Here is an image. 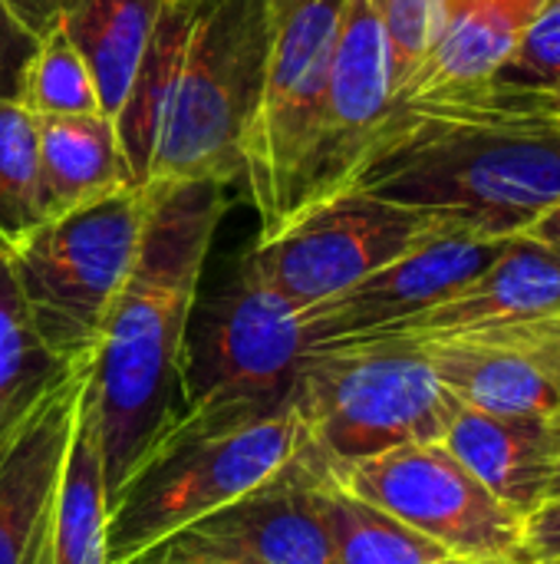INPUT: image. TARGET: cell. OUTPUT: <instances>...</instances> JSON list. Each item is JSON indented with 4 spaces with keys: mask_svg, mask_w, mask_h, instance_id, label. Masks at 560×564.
Wrapping results in <instances>:
<instances>
[{
    "mask_svg": "<svg viewBox=\"0 0 560 564\" xmlns=\"http://www.w3.org/2000/svg\"><path fill=\"white\" fill-rule=\"evenodd\" d=\"M218 182L152 188V215L132 274L109 307L89 360L109 506L142 456L182 416L185 340L201 271L224 212Z\"/></svg>",
    "mask_w": 560,
    "mask_h": 564,
    "instance_id": "cell-1",
    "label": "cell"
},
{
    "mask_svg": "<svg viewBox=\"0 0 560 564\" xmlns=\"http://www.w3.org/2000/svg\"><path fill=\"white\" fill-rule=\"evenodd\" d=\"M347 188L508 241L560 198V142L393 109Z\"/></svg>",
    "mask_w": 560,
    "mask_h": 564,
    "instance_id": "cell-2",
    "label": "cell"
},
{
    "mask_svg": "<svg viewBox=\"0 0 560 564\" xmlns=\"http://www.w3.org/2000/svg\"><path fill=\"white\" fill-rule=\"evenodd\" d=\"M307 426L290 400L182 413L109 506L106 564H132L294 466Z\"/></svg>",
    "mask_w": 560,
    "mask_h": 564,
    "instance_id": "cell-3",
    "label": "cell"
},
{
    "mask_svg": "<svg viewBox=\"0 0 560 564\" xmlns=\"http://www.w3.org/2000/svg\"><path fill=\"white\" fill-rule=\"evenodd\" d=\"M267 63V0H198L142 188L231 185Z\"/></svg>",
    "mask_w": 560,
    "mask_h": 564,
    "instance_id": "cell-4",
    "label": "cell"
},
{
    "mask_svg": "<svg viewBox=\"0 0 560 564\" xmlns=\"http://www.w3.org/2000/svg\"><path fill=\"white\" fill-rule=\"evenodd\" d=\"M307 456L323 479L416 443H442L459 400L416 347L340 344L310 350L294 387Z\"/></svg>",
    "mask_w": 560,
    "mask_h": 564,
    "instance_id": "cell-5",
    "label": "cell"
},
{
    "mask_svg": "<svg viewBox=\"0 0 560 564\" xmlns=\"http://www.w3.org/2000/svg\"><path fill=\"white\" fill-rule=\"evenodd\" d=\"M152 198V188L125 185L50 215L7 245L30 321L56 360H92L109 307L135 268Z\"/></svg>",
    "mask_w": 560,
    "mask_h": 564,
    "instance_id": "cell-6",
    "label": "cell"
},
{
    "mask_svg": "<svg viewBox=\"0 0 560 564\" xmlns=\"http://www.w3.org/2000/svg\"><path fill=\"white\" fill-rule=\"evenodd\" d=\"M343 7L347 0H267L264 86L244 142V178L261 215L257 238L274 235L304 202Z\"/></svg>",
    "mask_w": 560,
    "mask_h": 564,
    "instance_id": "cell-7",
    "label": "cell"
},
{
    "mask_svg": "<svg viewBox=\"0 0 560 564\" xmlns=\"http://www.w3.org/2000/svg\"><path fill=\"white\" fill-rule=\"evenodd\" d=\"M304 307L274 291L251 264L188 321L182 413L264 406L294 397L307 360Z\"/></svg>",
    "mask_w": 560,
    "mask_h": 564,
    "instance_id": "cell-8",
    "label": "cell"
},
{
    "mask_svg": "<svg viewBox=\"0 0 560 564\" xmlns=\"http://www.w3.org/2000/svg\"><path fill=\"white\" fill-rule=\"evenodd\" d=\"M452 231L462 228L360 188H343L300 208L274 235L257 238L248 264L307 311Z\"/></svg>",
    "mask_w": 560,
    "mask_h": 564,
    "instance_id": "cell-9",
    "label": "cell"
},
{
    "mask_svg": "<svg viewBox=\"0 0 560 564\" xmlns=\"http://www.w3.org/2000/svg\"><path fill=\"white\" fill-rule=\"evenodd\" d=\"M333 486L439 542L462 562H518L525 516L498 502L442 443L360 459Z\"/></svg>",
    "mask_w": 560,
    "mask_h": 564,
    "instance_id": "cell-10",
    "label": "cell"
},
{
    "mask_svg": "<svg viewBox=\"0 0 560 564\" xmlns=\"http://www.w3.org/2000/svg\"><path fill=\"white\" fill-rule=\"evenodd\" d=\"M320 482L304 449L281 476L182 529L158 552L221 564H337Z\"/></svg>",
    "mask_w": 560,
    "mask_h": 564,
    "instance_id": "cell-11",
    "label": "cell"
},
{
    "mask_svg": "<svg viewBox=\"0 0 560 564\" xmlns=\"http://www.w3.org/2000/svg\"><path fill=\"white\" fill-rule=\"evenodd\" d=\"M393 102V56L376 0H347L327 79L320 139L310 155L300 208L347 188L350 175L386 126Z\"/></svg>",
    "mask_w": 560,
    "mask_h": 564,
    "instance_id": "cell-12",
    "label": "cell"
},
{
    "mask_svg": "<svg viewBox=\"0 0 560 564\" xmlns=\"http://www.w3.org/2000/svg\"><path fill=\"white\" fill-rule=\"evenodd\" d=\"M512 241V238H508ZM502 238H479L469 231L439 235L393 264L373 271L343 294L304 311L307 350L350 344L380 334L459 291L482 274L505 248Z\"/></svg>",
    "mask_w": 560,
    "mask_h": 564,
    "instance_id": "cell-13",
    "label": "cell"
},
{
    "mask_svg": "<svg viewBox=\"0 0 560 564\" xmlns=\"http://www.w3.org/2000/svg\"><path fill=\"white\" fill-rule=\"evenodd\" d=\"M89 360L56 380L0 440V564H50L53 506Z\"/></svg>",
    "mask_w": 560,
    "mask_h": 564,
    "instance_id": "cell-14",
    "label": "cell"
},
{
    "mask_svg": "<svg viewBox=\"0 0 560 564\" xmlns=\"http://www.w3.org/2000/svg\"><path fill=\"white\" fill-rule=\"evenodd\" d=\"M560 314V261L525 238H512L508 248L459 291L439 304L350 344H399L426 347L442 340H462L495 334ZM340 347V344H333Z\"/></svg>",
    "mask_w": 560,
    "mask_h": 564,
    "instance_id": "cell-15",
    "label": "cell"
},
{
    "mask_svg": "<svg viewBox=\"0 0 560 564\" xmlns=\"http://www.w3.org/2000/svg\"><path fill=\"white\" fill-rule=\"evenodd\" d=\"M442 446L518 516L548 502L554 459L545 416H495L459 403Z\"/></svg>",
    "mask_w": 560,
    "mask_h": 564,
    "instance_id": "cell-16",
    "label": "cell"
},
{
    "mask_svg": "<svg viewBox=\"0 0 560 564\" xmlns=\"http://www.w3.org/2000/svg\"><path fill=\"white\" fill-rule=\"evenodd\" d=\"M541 3L545 0H449L439 43L396 93V102L488 79L508 59Z\"/></svg>",
    "mask_w": 560,
    "mask_h": 564,
    "instance_id": "cell-17",
    "label": "cell"
},
{
    "mask_svg": "<svg viewBox=\"0 0 560 564\" xmlns=\"http://www.w3.org/2000/svg\"><path fill=\"white\" fill-rule=\"evenodd\" d=\"M33 122L46 218L132 185L116 122L106 112L33 116Z\"/></svg>",
    "mask_w": 560,
    "mask_h": 564,
    "instance_id": "cell-18",
    "label": "cell"
},
{
    "mask_svg": "<svg viewBox=\"0 0 560 564\" xmlns=\"http://www.w3.org/2000/svg\"><path fill=\"white\" fill-rule=\"evenodd\" d=\"M165 0H73L59 23L83 53L99 109L116 122Z\"/></svg>",
    "mask_w": 560,
    "mask_h": 564,
    "instance_id": "cell-19",
    "label": "cell"
},
{
    "mask_svg": "<svg viewBox=\"0 0 560 564\" xmlns=\"http://www.w3.org/2000/svg\"><path fill=\"white\" fill-rule=\"evenodd\" d=\"M106 535H109V486L102 469L96 416L83 390L69 449L59 473L56 506H53L50 564H106Z\"/></svg>",
    "mask_w": 560,
    "mask_h": 564,
    "instance_id": "cell-20",
    "label": "cell"
},
{
    "mask_svg": "<svg viewBox=\"0 0 560 564\" xmlns=\"http://www.w3.org/2000/svg\"><path fill=\"white\" fill-rule=\"evenodd\" d=\"M320 509L337 564H469L330 479L320 482Z\"/></svg>",
    "mask_w": 560,
    "mask_h": 564,
    "instance_id": "cell-21",
    "label": "cell"
},
{
    "mask_svg": "<svg viewBox=\"0 0 560 564\" xmlns=\"http://www.w3.org/2000/svg\"><path fill=\"white\" fill-rule=\"evenodd\" d=\"M73 367L56 360L40 340L0 245V440Z\"/></svg>",
    "mask_w": 560,
    "mask_h": 564,
    "instance_id": "cell-22",
    "label": "cell"
},
{
    "mask_svg": "<svg viewBox=\"0 0 560 564\" xmlns=\"http://www.w3.org/2000/svg\"><path fill=\"white\" fill-rule=\"evenodd\" d=\"M30 116H79V112H102L99 93L92 83V73L83 59V53L73 46L63 23L50 26L36 50L30 53L17 96H13Z\"/></svg>",
    "mask_w": 560,
    "mask_h": 564,
    "instance_id": "cell-23",
    "label": "cell"
},
{
    "mask_svg": "<svg viewBox=\"0 0 560 564\" xmlns=\"http://www.w3.org/2000/svg\"><path fill=\"white\" fill-rule=\"evenodd\" d=\"M43 218L36 122L17 99H0V245H13Z\"/></svg>",
    "mask_w": 560,
    "mask_h": 564,
    "instance_id": "cell-24",
    "label": "cell"
},
{
    "mask_svg": "<svg viewBox=\"0 0 560 564\" xmlns=\"http://www.w3.org/2000/svg\"><path fill=\"white\" fill-rule=\"evenodd\" d=\"M376 10L386 30L393 79L399 93L439 43L449 17V0H376Z\"/></svg>",
    "mask_w": 560,
    "mask_h": 564,
    "instance_id": "cell-25",
    "label": "cell"
},
{
    "mask_svg": "<svg viewBox=\"0 0 560 564\" xmlns=\"http://www.w3.org/2000/svg\"><path fill=\"white\" fill-rule=\"evenodd\" d=\"M502 83H560V0H545L508 59L488 76Z\"/></svg>",
    "mask_w": 560,
    "mask_h": 564,
    "instance_id": "cell-26",
    "label": "cell"
},
{
    "mask_svg": "<svg viewBox=\"0 0 560 564\" xmlns=\"http://www.w3.org/2000/svg\"><path fill=\"white\" fill-rule=\"evenodd\" d=\"M36 40L10 10L7 0H0V99H13L17 96V83L20 73L30 59V53L36 50Z\"/></svg>",
    "mask_w": 560,
    "mask_h": 564,
    "instance_id": "cell-27",
    "label": "cell"
},
{
    "mask_svg": "<svg viewBox=\"0 0 560 564\" xmlns=\"http://www.w3.org/2000/svg\"><path fill=\"white\" fill-rule=\"evenodd\" d=\"M560 558V496L548 499L525 519V535L515 564H541Z\"/></svg>",
    "mask_w": 560,
    "mask_h": 564,
    "instance_id": "cell-28",
    "label": "cell"
},
{
    "mask_svg": "<svg viewBox=\"0 0 560 564\" xmlns=\"http://www.w3.org/2000/svg\"><path fill=\"white\" fill-rule=\"evenodd\" d=\"M13 17L33 33V36H43L50 26L59 23L63 10L73 3V0H7Z\"/></svg>",
    "mask_w": 560,
    "mask_h": 564,
    "instance_id": "cell-29",
    "label": "cell"
},
{
    "mask_svg": "<svg viewBox=\"0 0 560 564\" xmlns=\"http://www.w3.org/2000/svg\"><path fill=\"white\" fill-rule=\"evenodd\" d=\"M518 238L538 245L541 251H548L551 258H558L560 261V198L558 202H551L548 208H541V212L518 231Z\"/></svg>",
    "mask_w": 560,
    "mask_h": 564,
    "instance_id": "cell-30",
    "label": "cell"
},
{
    "mask_svg": "<svg viewBox=\"0 0 560 564\" xmlns=\"http://www.w3.org/2000/svg\"><path fill=\"white\" fill-rule=\"evenodd\" d=\"M548 443H551V459H554V476H551L548 499H554L560 492V410L554 416H548Z\"/></svg>",
    "mask_w": 560,
    "mask_h": 564,
    "instance_id": "cell-31",
    "label": "cell"
},
{
    "mask_svg": "<svg viewBox=\"0 0 560 564\" xmlns=\"http://www.w3.org/2000/svg\"><path fill=\"white\" fill-rule=\"evenodd\" d=\"M132 564H221V562H205V558H178V555H168V552H149V555H142L139 562Z\"/></svg>",
    "mask_w": 560,
    "mask_h": 564,
    "instance_id": "cell-32",
    "label": "cell"
},
{
    "mask_svg": "<svg viewBox=\"0 0 560 564\" xmlns=\"http://www.w3.org/2000/svg\"><path fill=\"white\" fill-rule=\"evenodd\" d=\"M469 564H512V562H469Z\"/></svg>",
    "mask_w": 560,
    "mask_h": 564,
    "instance_id": "cell-33",
    "label": "cell"
},
{
    "mask_svg": "<svg viewBox=\"0 0 560 564\" xmlns=\"http://www.w3.org/2000/svg\"><path fill=\"white\" fill-rule=\"evenodd\" d=\"M541 564H560V558H558V562H541Z\"/></svg>",
    "mask_w": 560,
    "mask_h": 564,
    "instance_id": "cell-34",
    "label": "cell"
},
{
    "mask_svg": "<svg viewBox=\"0 0 560 564\" xmlns=\"http://www.w3.org/2000/svg\"><path fill=\"white\" fill-rule=\"evenodd\" d=\"M558 496H560V492H558ZM558 496H554V499H558Z\"/></svg>",
    "mask_w": 560,
    "mask_h": 564,
    "instance_id": "cell-35",
    "label": "cell"
}]
</instances>
